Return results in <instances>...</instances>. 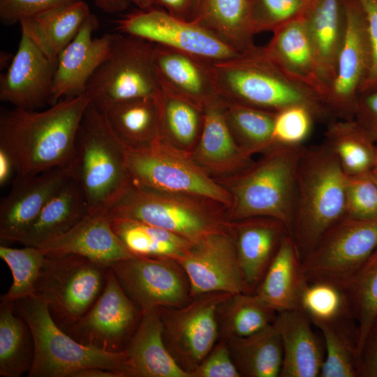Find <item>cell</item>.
Listing matches in <instances>:
<instances>
[{
  "label": "cell",
  "mask_w": 377,
  "mask_h": 377,
  "mask_svg": "<svg viewBox=\"0 0 377 377\" xmlns=\"http://www.w3.org/2000/svg\"><path fill=\"white\" fill-rule=\"evenodd\" d=\"M125 351L128 377H192L166 346L159 309L142 313Z\"/></svg>",
  "instance_id": "603a6c76"
},
{
  "label": "cell",
  "mask_w": 377,
  "mask_h": 377,
  "mask_svg": "<svg viewBox=\"0 0 377 377\" xmlns=\"http://www.w3.org/2000/svg\"><path fill=\"white\" fill-rule=\"evenodd\" d=\"M346 28L334 77L324 103L333 119H353L360 89L370 66L367 23L357 0H346Z\"/></svg>",
  "instance_id": "9a60e30c"
},
{
  "label": "cell",
  "mask_w": 377,
  "mask_h": 377,
  "mask_svg": "<svg viewBox=\"0 0 377 377\" xmlns=\"http://www.w3.org/2000/svg\"><path fill=\"white\" fill-rule=\"evenodd\" d=\"M306 282L295 243L287 234L253 293L279 313L299 309Z\"/></svg>",
  "instance_id": "83f0119b"
},
{
  "label": "cell",
  "mask_w": 377,
  "mask_h": 377,
  "mask_svg": "<svg viewBox=\"0 0 377 377\" xmlns=\"http://www.w3.org/2000/svg\"><path fill=\"white\" fill-rule=\"evenodd\" d=\"M110 267L142 313L180 307L190 295L187 276L175 260L133 256Z\"/></svg>",
  "instance_id": "5bb4252c"
},
{
  "label": "cell",
  "mask_w": 377,
  "mask_h": 377,
  "mask_svg": "<svg viewBox=\"0 0 377 377\" xmlns=\"http://www.w3.org/2000/svg\"><path fill=\"white\" fill-rule=\"evenodd\" d=\"M0 258L10 268L13 283L1 295V301L15 302L35 295V286L45 260V254L38 247L25 246L21 249L1 244Z\"/></svg>",
  "instance_id": "7bdbcfd3"
},
{
  "label": "cell",
  "mask_w": 377,
  "mask_h": 377,
  "mask_svg": "<svg viewBox=\"0 0 377 377\" xmlns=\"http://www.w3.org/2000/svg\"><path fill=\"white\" fill-rule=\"evenodd\" d=\"M34 342L27 322L13 302L0 303V376L20 377L31 368Z\"/></svg>",
  "instance_id": "d590c367"
},
{
  "label": "cell",
  "mask_w": 377,
  "mask_h": 377,
  "mask_svg": "<svg viewBox=\"0 0 377 377\" xmlns=\"http://www.w3.org/2000/svg\"><path fill=\"white\" fill-rule=\"evenodd\" d=\"M15 311L28 324L34 342V357L28 377H72L82 369L103 367L128 377L125 350L107 352L84 345L59 327L47 304L36 295L14 302Z\"/></svg>",
  "instance_id": "8992f818"
},
{
  "label": "cell",
  "mask_w": 377,
  "mask_h": 377,
  "mask_svg": "<svg viewBox=\"0 0 377 377\" xmlns=\"http://www.w3.org/2000/svg\"><path fill=\"white\" fill-rule=\"evenodd\" d=\"M90 14L88 4L77 0L45 10L19 24L21 31L51 61H57Z\"/></svg>",
  "instance_id": "f1b7e54d"
},
{
  "label": "cell",
  "mask_w": 377,
  "mask_h": 377,
  "mask_svg": "<svg viewBox=\"0 0 377 377\" xmlns=\"http://www.w3.org/2000/svg\"><path fill=\"white\" fill-rule=\"evenodd\" d=\"M308 0H248L247 20L255 35L273 32L303 15Z\"/></svg>",
  "instance_id": "f6af8a7d"
},
{
  "label": "cell",
  "mask_w": 377,
  "mask_h": 377,
  "mask_svg": "<svg viewBox=\"0 0 377 377\" xmlns=\"http://www.w3.org/2000/svg\"><path fill=\"white\" fill-rule=\"evenodd\" d=\"M70 177L67 168L17 177L0 205L1 242L20 243L47 202Z\"/></svg>",
  "instance_id": "ffe728a7"
},
{
  "label": "cell",
  "mask_w": 377,
  "mask_h": 377,
  "mask_svg": "<svg viewBox=\"0 0 377 377\" xmlns=\"http://www.w3.org/2000/svg\"><path fill=\"white\" fill-rule=\"evenodd\" d=\"M192 377H240L231 357L227 343L222 342L212 349L193 370Z\"/></svg>",
  "instance_id": "681fc988"
},
{
  "label": "cell",
  "mask_w": 377,
  "mask_h": 377,
  "mask_svg": "<svg viewBox=\"0 0 377 377\" xmlns=\"http://www.w3.org/2000/svg\"><path fill=\"white\" fill-rule=\"evenodd\" d=\"M374 172L377 174V142H376V161H375V165L374 168L372 170Z\"/></svg>",
  "instance_id": "91938a15"
},
{
  "label": "cell",
  "mask_w": 377,
  "mask_h": 377,
  "mask_svg": "<svg viewBox=\"0 0 377 377\" xmlns=\"http://www.w3.org/2000/svg\"><path fill=\"white\" fill-rule=\"evenodd\" d=\"M323 338L324 360L319 377L359 376V358L355 341L339 329L325 324L316 326Z\"/></svg>",
  "instance_id": "ee69618b"
},
{
  "label": "cell",
  "mask_w": 377,
  "mask_h": 377,
  "mask_svg": "<svg viewBox=\"0 0 377 377\" xmlns=\"http://www.w3.org/2000/svg\"><path fill=\"white\" fill-rule=\"evenodd\" d=\"M112 230L134 256L177 260L192 242L167 230L127 218L110 219Z\"/></svg>",
  "instance_id": "e575fe53"
},
{
  "label": "cell",
  "mask_w": 377,
  "mask_h": 377,
  "mask_svg": "<svg viewBox=\"0 0 377 377\" xmlns=\"http://www.w3.org/2000/svg\"><path fill=\"white\" fill-rule=\"evenodd\" d=\"M125 163L133 184L230 206V192L212 179L185 151L160 133L149 145L125 147Z\"/></svg>",
  "instance_id": "52a82bcc"
},
{
  "label": "cell",
  "mask_w": 377,
  "mask_h": 377,
  "mask_svg": "<svg viewBox=\"0 0 377 377\" xmlns=\"http://www.w3.org/2000/svg\"><path fill=\"white\" fill-rule=\"evenodd\" d=\"M226 341L241 376H280L283 348L274 323L250 336Z\"/></svg>",
  "instance_id": "d6a6232c"
},
{
  "label": "cell",
  "mask_w": 377,
  "mask_h": 377,
  "mask_svg": "<svg viewBox=\"0 0 377 377\" xmlns=\"http://www.w3.org/2000/svg\"><path fill=\"white\" fill-rule=\"evenodd\" d=\"M302 17L313 45L318 78L326 95L335 75L345 36L346 0H308Z\"/></svg>",
  "instance_id": "d4e9b609"
},
{
  "label": "cell",
  "mask_w": 377,
  "mask_h": 377,
  "mask_svg": "<svg viewBox=\"0 0 377 377\" xmlns=\"http://www.w3.org/2000/svg\"><path fill=\"white\" fill-rule=\"evenodd\" d=\"M15 172L13 163L10 156L0 149V185L4 186Z\"/></svg>",
  "instance_id": "11a10c76"
},
{
  "label": "cell",
  "mask_w": 377,
  "mask_h": 377,
  "mask_svg": "<svg viewBox=\"0 0 377 377\" xmlns=\"http://www.w3.org/2000/svg\"><path fill=\"white\" fill-rule=\"evenodd\" d=\"M176 261L187 276L191 297L218 292L251 293L230 230L214 232L193 242Z\"/></svg>",
  "instance_id": "e0dca14e"
},
{
  "label": "cell",
  "mask_w": 377,
  "mask_h": 377,
  "mask_svg": "<svg viewBox=\"0 0 377 377\" xmlns=\"http://www.w3.org/2000/svg\"><path fill=\"white\" fill-rule=\"evenodd\" d=\"M109 267L77 254H45L35 295L47 304L54 320L66 332L96 301Z\"/></svg>",
  "instance_id": "9c48e42d"
},
{
  "label": "cell",
  "mask_w": 377,
  "mask_h": 377,
  "mask_svg": "<svg viewBox=\"0 0 377 377\" xmlns=\"http://www.w3.org/2000/svg\"><path fill=\"white\" fill-rule=\"evenodd\" d=\"M247 4L248 0H204L194 22L242 53L256 45L248 24Z\"/></svg>",
  "instance_id": "74e56055"
},
{
  "label": "cell",
  "mask_w": 377,
  "mask_h": 377,
  "mask_svg": "<svg viewBox=\"0 0 377 377\" xmlns=\"http://www.w3.org/2000/svg\"><path fill=\"white\" fill-rule=\"evenodd\" d=\"M346 207L347 216L357 219L377 218V182L371 172L347 176Z\"/></svg>",
  "instance_id": "7dc6e473"
},
{
  "label": "cell",
  "mask_w": 377,
  "mask_h": 377,
  "mask_svg": "<svg viewBox=\"0 0 377 377\" xmlns=\"http://www.w3.org/2000/svg\"><path fill=\"white\" fill-rule=\"evenodd\" d=\"M212 69L225 101L273 113L302 105L316 120L332 118L318 91L279 66L262 47L255 45L233 59L213 63Z\"/></svg>",
  "instance_id": "7a4b0ae2"
},
{
  "label": "cell",
  "mask_w": 377,
  "mask_h": 377,
  "mask_svg": "<svg viewBox=\"0 0 377 377\" xmlns=\"http://www.w3.org/2000/svg\"><path fill=\"white\" fill-rule=\"evenodd\" d=\"M272 33L268 44L262 47L265 54L285 71L315 88L324 101L325 89L318 78L314 48L303 17Z\"/></svg>",
  "instance_id": "f546056e"
},
{
  "label": "cell",
  "mask_w": 377,
  "mask_h": 377,
  "mask_svg": "<svg viewBox=\"0 0 377 377\" xmlns=\"http://www.w3.org/2000/svg\"><path fill=\"white\" fill-rule=\"evenodd\" d=\"M156 44L115 34L110 50L87 82L86 93L101 110L126 101L155 98L161 87L154 61Z\"/></svg>",
  "instance_id": "30bf717a"
},
{
  "label": "cell",
  "mask_w": 377,
  "mask_h": 377,
  "mask_svg": "<svg viewBox=\"0 0 377 377\" xmlns=\"http://www.w3.org/2000/svg\"><path fill=\"white\" fill-rule=\"evenodd\" d=\"M204 0H133L140 9L159 8L170 15L186 21L194 22Z\"/></svg>",
  "instance_id": "816d5d0a"
},
{
  "label": "cell",
  "mask_w": 377,
  "mask_h": 377,
  "mask_svg": "<svg viewBox=\"0 0 377 377\" xmlns=\"http://www.w3.org/2000/svg\"><path fill=\"white\" fill-rule=\"evenodd\" d=\"M227 125L238 145L249 156L265 152L274 145L273 126L275 113L223 100Z\"/></svg>",
  "instance_id": "ab89813d"
},
{
  "label": "cell",
  "mask_w": 377,
  "mask_h": 377,
  "mask_svg": "<svg viewBox=\"0 0 377 377\" xmlns=\"http://www.w3.org/2000/svg\"><path fill=\"white\" fill-rule=\"evenodd\" d=\"M89 214L80 186L70 177L47 202L20 243L38 247L67 232Z\"/></svg>",
  "instance_id": "4dcf8cb0"
},
{
  "label": "cell",
  "mask_w": 377,
  "mask_h": 377,
  "mask_svg": "<svg viewBox=\"0 0 377 377\" xmlns=\"http://www.w3.org/2000/svg\"><path fill=\"white\" fill-rule=\"evenodd\" d=\"M98 20L92 13L73 40L59 54L55 69L50 103L86 93L90 77L108 54L114 34L93 38Z\"/></svg>",
  "instance_id": "d6986e66"
},
{
  "label": "cell",
  "mask_w": 377,
  "mask_h": 377,
  "mask_svg": "<svg viewBox=\"0 0 377 377\" xmlns=\"http://www.w3.org/2000/svg\"><path fill=\"white\" fill-rule=\"evenodd\" d=\"M154 61L162 89L202 109L222 100L214 77L213 63L156 44Z\"/></svg>",
  "instance_id": "44dd1931"
},
{
  "label": "cell",
  "mask_w": 377,
  "mask_h": 377,
  "mask_svg": "<svg viewBox=\"0 0 377 377\" xmlns=\"http://www.w3.org/2000/svg\"><path fill=\"white\" fill-rule=\"evenodd\" d=\"M72 377H124L120 371L103 367H89L75 372Z\"/></svg>",
  "instance_id": "9f6ffc18"
},
{
  "label": "cell",
  "mask_w": 377,
  "mask_h": 377,
  "mask_svg": "<svg viewBox=\"0 0 377 377\" xmlns=\"http://www.w3.org/2000/svg\"><path fill=\"white\" fill-rule=\"evenodd\" d=\"M103 111L112 131L126 147L148 146L161 133L157 96L117 103Z\"/></svg>",
  "instance_id": "1f68e13d"
},
{
  "label": "cell",
  "mask_w": 377,
  "mask_h": 377,
  "mask_svg": "<svg viewBox=\"0 0 377 377\" xmlns=\"http://www.w3.org/2000/svg\"><path fill=\"white\" fill-rule=\"evenodd\" d=\"M102 10L108 13H114L125 10L133 0H93Z\"/></svg>",
  "instance_id": "6f0895ef"
},
{
  "label": "cell",
  "mask_w": 377,
  "mask_h": 377,
  "mask_svg": "<svg viewBox=\"0 0 377 377\" xmlns=\"http://www.w3.org/2000/svg\"><path fill=\"white\" fill-rule=\"evenodd\" d=\"M198 198L154 190L131 182L105 214L161 228L191 242L207 235L230 231V223Z\"/></svg>",
  "instance_id": "ba28073f"
},
{
  "label": "cell",
  "mask_w": 377,
  "mask_h": 377,
  "mask_svg": "<svg viewBox=\"0 0 377 377\" xmlns=\"http://www.w3.org/2000/svg\"><path fill=\"white\" fill-rule=\"evenodd\" d=\"M299 309L313 325L333 326L353 337L357 342L356 327L339 286L324 281H307L300 296Z\"/></svg>",
  "instance_id": "f35d334b"
},
{
  "label": "cell",
  "mask_w": 377,
  "mask_h": 377,
  "mask_svg": "<svg viewBox=\"0 0 377 377\" xmlns=\"http://www.w3.org/2000/svg\"><path fill=\"white\" fill-rule=\"evenodd\" d=\"M223 103L222 99L204 108L202 128L192 157L206 172L236 175L253 161L233 138Z\"/></svg>",
  "instance_id": "4316f807"
},
{
  "label": "cell",
  "mask_w": 377,
  "mask_h": 377,
  "mask_svg": "<svg viewBox=\"0 0 377 377\" xmlns=\"http://www.w3.org/2000/svg\"><path fill=\"white\" fill-rule=\"evenodd\" d=\"M77 0H0V20L4 25L20 23L55 6Z\"/></svg>",
  "instance_id": "c3c4849f"
},
{
  "label": "cell",
  "mask_w": 377,
  "mask_h": 377,
  "mask_svg": "<svg viewBox=\"0 0 377 377\" xmlns=\"http://www.w3.org/2000/svg\"><path fill=\"white\" fill-rule=\"evenodd\" d=\"M91 100L87 93L38 111L14 107L0 113V149L10 157L17 177L67 168L80 124Z\"/></svg>",
  "instance_id": "6da1fadb"
},
{
  "label": "cell",
  "mask_w": 377,
  "mask_h": 377,
  "mask_svg": "<svg viewBox=\"0 0 377 377\" xmlns=\"http://www.w3.org/2000/svg\"><path fill=\"white\" fill-rule=\"evenodd\" d=\"M377 249V218L345 216L331 226L302 261L306 281L341 287Z\"/></svg>",
  "instance_id": "8fae6325"
},
{
  "label": "cell",
  "mask_w": 377,
  "mask_h": 377,
  "mask_svg": "<svg viewBox=\"0 0 377 377\" xmlns=\"http://www.w3.org/2000/svg\"><path fill=\"white\" fill-rule=\"evenodd\" d=\"M354 119L377 142V89L358 96Z\"/></svg>",
  "instance_id": "f5cc1de1"
},
{
  "label": "cell",
  "mask_w": 377,
  "mask_h": 377,
  "mask_svg": "<svg viewBox=\"0 0 377 377\" xmlns=\"http://www.w3.org/2000/svg\"><path fill=\"white\" fill-rule=\"evenodd\" d=\"M230 230L244 281L253 293L289 230L283 222L269 217L235 221Z\"/></svg>",
  "instance_id": "7402d4cb"
},
{
  "label": "cell",
  "mask_w": 377,
  "mask_h": 377,
  "mask_svg": "<svg viewBox=\"0 0 377 377\" xmlns=\"http://www.w3.org/2000/svg\"><path fill=\"white\" fill-rule=\"evenodd\" d=\"M325 142L337 156L347 176L371 172L374 168L376 142L355 119L330 121Z\"/></svg>",
  "instance_id": "836d02e7"
},
{
  "label": "cell",
  "mask_w": 377,
  "mask_h": 377,
  "mask_svg": "<svg viewBox=\"0 0 377 377\" xmlns=\"http://www.w3.org/2000/svg\"><path fill=\"white\" fill-rule=\"evenodd\" d=\"M226 339L253 334L272 325L277 312L254 293L232 295L223 304Z\"/></svg>",
  "instance_id": "b9f144b4"
},
{
  "label": "cell",
  "mask_w": 377,
  "mask_h": 377,
  "mask_svg": "<svg viewBox=\"0 0 377 377\" xmlns=\"http://www.w3.org/2000/svg\"><path fill=\"white\" fill-rule=\"evenodd\" d=\"M115 24L119 34L139 37L210 63L231 59L240 54L195 22L177 18L159 8H139Z\"/></svg>",
  "instance_id": "7c38bea8"
},
{
  "label": "cell",
  "mask_w": 377,
  "mask_h": 377,
  "mask_svg": "<svg viewBox=\"0 0 377 377\" xmlns=\"http://www.w3.org/2000/svg\"><path fill=\"white\" fill-rule=\"evenodd\" d=\"M341 288L356 327L359 358L377 320V249Z\"/></svg>",
  "instance_id": "8d00e7d4"
},
{
  "label": "cell",
  "mask_w": 377,
  "mask_h": 377,
  "mask_svg": "<svg viewBox=\"0 0 377 377\" xmlns=\"http://www.w3.org/2000/svg\"><path fill=\"white\" fill-rule=\"evenodd\" d=\"M359 376L377 377V320L359 357Z\"/></svg>",
  "instance_id": "db71d44e"
},
{
  "label": "cell",
  "mask_w": 377,
  "mask_h": 377,
  "mask_svg": "<svg viewBox=\"0 0 377 377\" xmlns=\"http://www.w3.org/2000/svg\"><path fill=\"white\" fill-rule=\"evenodd\" d=\"M371 172H372V175H373V176H374L375 180H376V182H377V174L375 173V172H374L373 171H371Z\"/></svg>",
  "instance_id": "94428289"
},
{
  "label": "cell",
  "mask_w": 377,
  "mask_h": 377,
  "mask_svg": "<svg viewBox=\"0 0 377 377\" xmlns=\"http://www.w3.org/2000/svg\"><path fill=\"white\" fill-rule=\"evenodd\" d=\"M68 170L80 186L90 214L105 213L131 182L124 145L104 112L91 101L80 124Z\"/></svg>",
  "instance_id": "277c9868"
},
{
  "label": "cell",
  "mask_w": 377,
  "mask_h": 377,
  "mask_svg": "<svg viewBox=\"0 0 377 377\" xmlns=\"http://www.w3.org/2000/svg\"><path fill=\"white\" fill-rule=\"evenodd\" d=\"M315 120L312 112L304 106L293 105L279 111L274 121V145H302Z\"/></svg>",
  "instance_id": "bcb514c9"
},
{
  "label": "cell",
  "mask_w": 377,
  "mask_h": 377,
  "mask_svg": "<svg viewBox=\"0 0 377 377\" xmlns=\"http://www.w3.org/2000/svg\"><path fill=\"white\" fill-rule=\"evenodd\" d=\"M274 325L281 340V377H319L325 349L312 323L300 309L277 313Z\"/></svg>",
  "instance_id": "484cf974"
},
{
  "label": "cell",
  "mask_w": 377,
  "mask_h": 377,
  "mask_svg": "<svg viewBox=\"0 0 377 377\" xmlns=\"http://www.w3.org/2000/svg\"><path fill=\"white\" fill-rule=\"evenodd\" d=\"M45 254L67 253L110 266L133 256L112 230L105 213L89 214L67 232L40 244Z\"/></svg>",
  "instance_id": "cb8c5ba5"
},
{
  "label": "cell",
  "mask_w": 377,
  "mask_h": 377,
  "mask_svg": "<svg viewBox=\"0 0 377 377\" xmlns=\"http://www.w3.org/2000/svg\"><path fill=\"white\" fill-rule=\"evenodd\" d=\"M304 145H274L229 183V219L269 217L290 230L296 174Z\"/></svg>",
  "instance_id": "5b68a950"
},
{
  "label": "cell",
  "mask_w": 377,
  "mask_h": 377,
  "mask_svg": "<svg viewBox=\"0 0 377 377\" xmlns=\"http://www.w3.org/2000/svg\"><path fill=\"white\" fill-rule=\"evenodd\" d=\"M161 133L175 145L188 147L200 135L204 109L193 103L162 89L157 96Z\"/></svg>",
  "instance_id": "60d3db41"
},
{
  "label": "cell",
  "mask_w": 377,
  "mask_h": 377,
  "mask_svg": "<svg viewBox=\"0 0 377 377\" xmlns=\"http://www.w3.org/2000/svg\"><path fill=\"white\" fill-rule=\"evenodd\" d=\"M57 62L21 31L17 52L0 77V100L27 110L50 103Z\"/></svg>",
  "instance_id": "ac0fdd59"
},
{
  "label": "cell",
  "mask_w": 377,
  "mask_h": 377,
  "mask_svg": "<svg viewBox=\"0 0 377 377\" xmlns=\"http://www.w3.org/2000/svg\"><path fill=\"white\" fill-rule=\"evenodd\" d=\"M13 57H11V55L7 52H1V57H0V64H1V69L4 68L6 67H8L10 65Z\"/></svg>",
  "instance_id": "680465c9"
},
{
  "label": "cell",
  "mask_w": 377,
  "mask_h": 377,
  "mask_svg": "<svg viewBox=\"0 0 377 377\" xmlns=\"http://www.w3.org/2000/svg\"><path fill=\"white\" fill-rule=\"evenodd\" d=\"M363 10L370 48V66L359 94L377 89V0H357Z\"/></svg>",
  "instance_id": "f907efd6"
},
{
  "label": "cell",
  "mask_w": 377,
  "mask_h": 377,
  "mask_svg": "<svg viewBox=\"0 0 377 377\" xmlns=\"http://www.w3.org/2000/svg\"><path fill=\"white\" fill-rule=\"evenodd\" d=\"M231 294L212 293L198 296L180 307L159 308L163 336L169 348L189 371L214 348L219 334L217 313Z\"/></svg>",
  "instance_id": "2e32d148"
},
{
  "label": "cell",
  "mask_w": 377,
  "mask_h": 377,
  "mask_svg": "<svg viewBox=\"0 0 377 377\" xmlns=\"http://www.w3.org/2000/svg\"><path fill=\"white\" fill-rule=\"evenodd\" d=\"M346 179L337 156L325 142L304 147L290 230L301 262L323 235L346 216Z\"/></svg>",
  "instance_id": "3957f363"
},
{
  "label": "cell",
  "mask_w": 377,
  "mask_h": 377,
  "mask_svg": "<svg viewBox=\"0 0 377 377\" xmlns=\"http://www.w3.org/2000/svg\"><path fill=\"white\" fill-rule=\"evenodd\" d=\"M142 314L110 267L96 301L66 332L84 345L107 352H121L126 348Z\"/></svg>",
  "instance_id": "4fadbf2b"
}]
</instances>
